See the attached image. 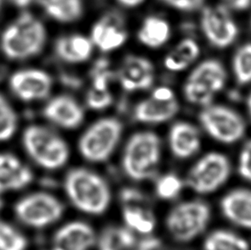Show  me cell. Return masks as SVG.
<instances>
[{"instance_id":"6da1fadb","label":"cell","mask_w":251,"mask_h":250,"mask_svg":"<svg viewBox=\"0 0 251 250\" xmlns=\"http://www.w3.org/2000/svg\"><path fill=\"white\" fill-rule=\"evenodd\" d=\"M64 188L74 206L88 214H102L111 202L112 196L108 184L90 170H71L65 176Z\"/></svg>"},{"instance_id":"7a4b0ae2","label":"cell","mask_w":251,"mask_h":250,"mask_svg":"<svg viewBox=\"0 0 251 250\" xmlns=\"http://www.w3.org/2000/svg\"><path fill=\"white\" fill-rule=\"evenodd\" d=\"M47 41V31L41 21L24 12L3 31L1 48L7 58L23 60L39 54Z\"/></svg>"},{"instance_id":"3957f363","label":"cell","mask_w":251,"mask_h":250,"mask_svg":"<svg viewBox=\"0 0 251 250\" xmlns=\"http://www.w3.org/2000/svg\"><path fill=\"white\" fill-rule=\"evenodd\" d=\"M161 154L159 136L151 131L136 133L124 151L122 166L126 175L136 181L150 179L156 173Z\"/></svg>"},{"instance_id":"277c9868","label":"cell","mask_w":251,"mask_h":250,"mask_svg":"<svg viewBox=\"0 0 251 250\" xmlns=\"http://www.w3.org/2000/svg\"><path fill=\"white\" fill-rule=\"evenodd\" d=\"M23 142L31 159L44 169H59L70 158V149L65 140L43 126L27 127Z\"/></svg>"},{"instance_id":"5b68a950","label":"cell","mask_w":251,"mask_h":250,"mask_svg":"<svg viewBox=\"0 0 251 250\" xmlns=\"http://www.w3.org/2000/svg\"><path fill=\"white\" fill-rule=\"evenodd\" d=\"M122 123L115 118L99 119L79 139L78 149L83 159L92 163L104 162L114 152L122 136Z\"/></svg>"},{"instance_id":"8992f818","label":"cell","mask_w":251,"mask_h":250,"mask_svg":"<svg viewBox=\"0 0 251 250\" xmlns=\"http://www.w3.org/2000/svg\"><path fill=\"white\" fill-rule=\"evenodd\" d=\"M226 71L216 59H207L191 71L183 86V95L193 105L207 106L224 88Z\"/></svg>"},{"instance_id":"52a82bcc","label":"cell","mask_w":251,"mask_h":250,"mask_svg":"<svg viewBox=\"0 0 251 250\" xmlns=\"http://www.w3.org/2000/svg\"><path fill=\"white\" fill-rule=\"evenodd\" d=\"M211 210L207 203L190 200L177 205L167 218V230L175 240L186 243L198 237L207 228Z\"/></svg>"},{"instance_id":"ba28073f","label":"cell","mask_w":251,"mask_h":250,"mask_svg":"<svg viewBox=\"0 0 251 250\" xmlns=\"http://www.w3.org/2000/svg\"><path fill=\"white\" fill-rule=\"evenodd\" d=\"M198 118L204 130L215 141L224 144L238 142L246 131L241 116L225 105H207Z\"/></svg>"},{"instance_id":"9c48e42d","label":"cell","mask_w":251,"mask_h":250,"mask_svg":"<svg viewBox=\"0 0 251 250\" xmlns=\"http://www.w3.org/2000/svg\"><path fill=\"white\" fill-rule=\"evenodd\" d=\"M231 165L221 152H209L199 159L188 175L189 186L199 194L216 191L231 176Z\"/></svg>"},{"instance_id":"30bf717a","label":"cell","mask_w":251,"mask_h":250,"mask_svg":"<svg viewBox=\"0 0 251 250\" xmlns=\"http://www.w3.org/2000/svg\"><path fill=\"white\" fill-rule=\"evenodd\" d=\"M64 213L61 201L47 193H34L15 205V214L22 223L32 228H44L54 223Z\"/></svg>"},{"instance_id":"8fae6325","label":"cell","mask_w":251,"mask_h":250,"mask_svg":"<svg viewBox=\"0 0 251 250\" xmlns=\"http://www.w3.org/2000/svg\"><path fill=\"white\" fill-rule=\"evenodd\" d=\"M200 24L204 36L214 48H228L238 37V25L224 5L205 7Z\"/></svg>"},{"instance_id":"7c38bea8","label":"cell","mask_w":251,"mask_h":250,"mask_svg":"<svg viewBox=\"0 0 251 250\" xmlns=\"http://www.w3.org/2000/svg\"><path fill=\"white\" fill-rule=\"evenodd\" d=\"M10 87L14 94L24 101L41 100L51 93L52 79L48 73L41 70H24L11 75Z\"/></svg>"},{"instance_id":"4fadbf2b","label":"cell","mask_w":251,"mask_h":250,"mask_svg":"<svg viewBox=\"0 0 251 250\" xmlns=\"http://www.w3.org/2000/svg\"><path fill=\"white\" fill-rule=\"evenodd\" d=\"M118 78L126 91L146 90L154 81V67L148 58L137 55H128L120 65Z\"/></svg>"},{"instance_id":"5bb4252c","label":"cell","mask_w":251,"mask_h":250,"mask_svg":"<svg viewBox=\"0 0 251 250\" xmlns=\"http://www.w3.org/2000/svg\"><path fill=\"white\" fill-rule=\"evenodd\" d=\"M43 115L49 122L60 128L74 129L84 120V110L72 96L61 95L51 99L43 109Z\"/></svg>"},{"instance_id":"9a60e30c","label":"cell","mask_w":251,"mask_h":250,"mask_svg":"<svg viewBox=\"0 0 251 250\" xmlns=\"http://www.w3.org/2000/svg\"><path fill=\"white\" fill-rule=\"evenodd\" d=\"M126 39L127 33L123 26L122 19L115 14L105 16L92 27L90 40L103 52L121 48Z\"/></svg>"},{"instance_id":"2e32d148","label":"cell","mask_w":251,"mask_h":250,"mask_svg":"<svg viewBox=\"0 0 251 250\" xmlns=\"http://www.w3.org/2000/svg\"><path fill=\"white\" fill-rule=\"evenodd\" d=\"M221 209L231 223L251 230V189L238 188L229 191L221 199Z\"/></svg>"},{"instance_id":"e0dca14e","label":"cell","mask_w":251,"mask_h":250,"mask_svg":"<svg viewBox=\"0 0 251 250\" xmlns=\"http://www.w3.org/2000/svg\"><path fill=\"white\" fill-rule=\"evenodd\" d=\"M54 247L61 250H88L95 244V230L89 225L75 221L61 227L54 236Z\"/></svg>"},{"instance_id":"ac0fdd59","label":"cell","mask_w":251,"mask_h":250,"mask_svg":"<svg viewBox=\"0 0 251 250\" xmlns=\"http://www.w3.org/2000/svg\"><path fill=\"white\" fill-rule=\"evenodd\" d=\"M33 173L16 156L0 154V194L24 189L32 182Z\"/></svg>"},{"instance_id":"d6986e66","label":"cell","mask_w":251,"mask_h":250,"mask_svg":"<svg viewBox=\"0 0 251 250\" xmlns=\"http://www.w3.org/2000/svg\"><path fill=\"white\" fill-rule=\"evenodd\" d=\"M176 99L164 101L150 97L140 101L134 108L133 116L137 122L147 125H159L167 122L179 112Z\"/></svg>"},{"instance_id":"ffe728a7","label":"cell","mask_w":251,"mask_h":250,"mask_svg":"<svg viewBox=\"0 0 251 250\" xmlns=\"http://www.w3.org/2000/svg\"><path fill=\"white\" fill-rule=\"evenodd\" d=\"M168 141L173 155L178 159H188L200 149V134L190 123L174 124L170 128Z\"/></svg>"},{"instance_id":"44dd1931","label":"cell","mask_w":251,"mask_h":250,"mask_svg":"<svg viewBox=\"0 0 251 250\" xmlns=\"http://www.w3.org/2000/svg\"><path fill=\"white\" fill-rule=\"evenodd\" d=\"M94 44L82 34H70L58 38L55 43V53L62 61L81 64L91 57Z\"/></svg>"},{"instance_id":"7402d4cb","label":"cell","mask_w":251,"mask_h":250,"mask_svg":"<svg viewBox=\"0 0 251 250\" xmlns=\"http://www.w3.org/2000/svg\"><path fill=\"white\" fill-rule=\"evenodd\" d=\"M48 17L62 24L79 20L84 11L82 0H39Z\"/></svg>"},{"instance_id":"603a6c76","label":"cell","mask_w":251,"mask_h":250,"mask_svg":"<svg viewBox=\"0 0 251 250\" xmlns=\"http://www.w3.org/2000/svg\"><path fill=\"white\" fill-rule=\"evenodd\" d=\"M171 35V27L167 21L151 16L143 21L137 33L140 42L150 48H159L167 43Z\"/></svg>"},{"instance_id":"cb8c5ba5","label":"cell","mask_w":251,"mask_h":250,"mask_svg":"<svg viewBox=\"0 0 251 250\" xmlns=\"http://www.w3.org/2000/svg\"><path fill=\"white\" fill-rule=\"evenodd\" d=\"M200 55V47L197 41L186 38L180 41L164 59L165 68L173 72L183 71L197 60Z\"/></svg>"},{"instance_id":"d4e9b609","label":"cell","mask_w":251,"mask_h":250,"mask_svg":"<svg viewBox=\"0 0 251 250\" xmlns=\"http://www.w3.org/2000/svg\"><path fill=\"white\" fill-rule=\"evenodd\" d=\"M134 234L123 227H107L99 239L98 250H126L134 248Z\"/></svg>"},{"instance_id":"484cf974","label":"cell","mask_w":251,"mask_h":250,"mask_svg":"<svg viewBox=\"0 0 251 250\" xmlns=\"http://www.w3.org/2000/svg\"><path fill=\"white\" fill-rule=\"evenodd\" d=\"M204 250H250V244L244 237L226 230H218L204 242Z\"/></svg>"},{"instance_id":"4316f807","label":"cell","mask_w":251,"mask_h":250,"mask_svg":"<svg viewBox=\"0 0 251 250\" xmlns=\"http://www.w3.org/2000/svg\"><path fill=\"white\" fill-rule=\"evenodd\" d=\"M124 220L129 228L139 233L149 234L154 229V219L141 206H125Z\"/></svg>"},{"instance_id":"83f0119b","label":"cell","mask_w":251,"mask_h":250,"mask_svg":"<svg viewBox=\"0 0 251 250\" xmlns=\"http://www.w3.org/2000/svg\"><path fill=\"white\" fill-rule=\"evenodd\" d=\"M232 70L238 84L251 82V43L238 48L232 60Z\"/></svg>"},{"instance_id":"f1b7e54d","label":"cell","mask_w":251,"mask_h":250,"mask_svg":"<svg viewBox=\"0 0 251 250\" xmlns=\"http://www.w3.org/2000/svg\"><path fill=\"white\" fill-rule=\"evenodd\" d=\"M27 241L9 224L0 221V250H26Z\"/></svg>"},{"instance_id":"f546056e","label":"cell","mask_w":251,"mask_h":250,"mask_svg":"<svg viewBox=\"0 0 251 250\" xmlns=\"http://www.w3.org/2000/svg\"><path fill=\"white\" fill-rule=\"evenodd\" d=\"M17 126V118L13 108L0 95V142L11 138Z\"/></svg>"},{"instance_id":"4dcf8cb0","label":"cell","mask_w":251,"mask_h":250,"mask_svg":"<svg viewBox=\"0 0 251 250\" xmlns=\"http://www.w3.org/2000/svg\"><path fill=\"white\" fill-rule=\"evenodd\" d=\"M112 75V71L110 70V63L106 58H100L96 60L90 71L92 88L102 90L109 89Z\"/></svg>"},{"instance_id":"1f68e13d","label":"cell","mask_w":251,"mask_h":250,"mask_svg":"<svg viewBox=\"0 0 251 250\" xmlns=\"http://www.w3.org/2000/svg\"><path fill=\"white\" fill-rule=\"evenodd\" d=\"M183 183L175 174H167L157 181L155 190L157 196L163 200H172L178 196Z\"/></svg>"},{"instance_id":"d6a6232c","label":"cell","mask_w":251,"mask_h":250,"mask_svg":"<svg viewBox=\"0 0 251 250\" xmlns=\"http://www.w3.org/2000/svg\"><path fill=\"white\" fill-rule=\"evenodd\" d=\"M113 101L112 93L109 89L102 90L90 88L87 92L86 103L89 108L95 111H101L112 105Z\"/></svg>"},{"instance_id":"836d02e7","label":"cell","mask_w":251,"mask_h":250,"mask_svg":"<svg viewBox=\"0 0 251 250\" xmlns=\"http://www.w3.org/2000/svg\"><path fill=\"white\" fill-rule=\"evenodd\" d=\"M238 172L243 179L251 183V139L243 146L238 157Z\"/></svg>"},{"instance_id":"e575fe53","label":"cell","mask_w":251,"mask_h":250,"mask_svg":"<svg viewBox=\"0 0 251 250\" xmlns=\"http://www.w3.org/2000/svg\"><path fill=\"white\" fill-rule=\"evenodd\" d=\"M173 9L181 11H193L203 5L206 0H160Z\"/></svg>"},{"instance_id":"d590c367","label":"cell","mask_w":251,"mask_h":250,"mask_svg":"<svg viewBox=\"0 0 251 250\" xmlns=\"http://www.w3.org/2000/svg\"><path fill=\"white\" fill-rule=\"evenodd\" d=\"M120 200L125 206H139L145 200V197L140 190L132 188H126L120 192Z\"/></svg>"},{"instance_id":"8d00e7d4","label":"cell","mask_w":251,"mask_h":250,"mask_svg":"<svg viewBox=\"0 0 251 250\" xmlns=\"http://www.w3.org/2000/svg\"><path fill=\"white\" fill-rule=\"evenodd\" d=\"M135 250H160L162 247L161 241L156 237H147L134 246Z\"/></svg>"},{"instance_id":"74e56055","label":"cell","mask_w":251,"mask_h":250,"mask_svg":"<svg viewBox=\"0 0 251 250\" xmlns=\"http://www.w3.org/2000/svg\"><path fill=\"white\" fill-rule=\"evenodd\" d=\"M151 97L159 100H164V101L173 100L174 99H176L173 90L168 87H159L155 88L152 93Z\"/></svg>"},{"instance_id":"f35d334b","label":"cell","mask_w":251,"mask_h":250,"mask_svg":"<svg viewBox=\"0 0 251 250\" xmlns=\"http://www.w3.org/2000/svg\"><path fill=\"white\" fill-rule=\"evenodd\" d=\"M62 83L72 89H79L82 87V81L81 78L76 76L75 75L64 73L60 76Z\"/></svg>"},{"instance_id":"ab89813d","label":"cell","mask_w":251,"mask_h":250,"mask_svg":"<svg viewBox=\"0 0 251 250\" xmlns=\"http://www.w3.org/2000/svg\"><path fill=\"white\" fill-rule=\"evenodd\" d=\"M228 7L235 10H247L251 5V0H222Z\"/></svg>"},{"instance_id":"60d3db41","label":"cell","mask_w":251,"mask_h":250,"mask_svg":"<svg viewBox=\"0 0 251 250\" xmlns=\"http://www.w3.org/2000/svg\"><path fill=\"white\" fill-rule=\"evenodd\" d=\"M119 4L126 8H135L143 3L144 0H117Z\"/></svg>"},{"instance_id":"b9f144b4","label":"cell","mask_w":251,"mask_h":250,"mask_svg":"<svg viewBox=\"0 0 251 250\" xmlns=\"http://www.w3.org/2000/svg\"><path fill=\"white\" fill-rule=\"evenodd\" d=\"M11 3H14L16 6L21 7H26L30 4L32 0H10Z\"/></svg>"},{"instance_id":"7bdbcfd3","label":"cell","mask_w":251,"mask_h":250,"mask_svg":"<svg viewBox=\"0 0 251 250\" xmlns=\"http://www.w3.org/2000/svg\"><path fill=\"white\" fill-rule=\"evenodd\" d=\"M247 108H248L249 114L251 116V93L249 95L247 99Z\"/></svg>"},{"instance_id":"ee69618b","label":"cell","mask_w":251,"mask_h":250,"mask_svg":"<svg viewBox=\"0 0 251 250\" xmlns=\"http://www.w3.org/2000/svg\"><path fill=\"white\" fill-rule=\"evenodd\" d=\"M1 206H2V201H1V200H0V208H1Z\"/></svg>"}]
</instances>
